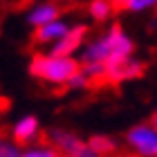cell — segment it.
Listing matches in <instances>:
<instances>
[{"label": "cell", "instance_id": "6da1fadb", "mask_svg": "<svg viewBox=\"0 0 157 157\" xmlns=\"http://www.w3.org/2000/svg\"><path fill=\"white\" fill-rule=\"evenodd\" d=\"M81 67L76 56H54L47 52H36L32 54L27 72L32 78L45 83V85H54V88H65V83L70 81L76 70Z\"/></svg>", "mask_w": 157, "mask_h": 157}, {"label": "cell", "instance_id": "7a4b0ae2", "mask_svg": "<svg viewBox=\"0 0 157 157\" xmlns=\"http://www.w3.org/2000/svg\"><path fill=\"white\" fill-rule=\"evenodd\" d=\"M124 144L135 157H157V128L151 121L135 124L126 130Z\"/></svg>", "mask_w": 157, "mask_h": 157}, {"label": "cell", "instance_id": "3957f363", "mask_svg": "<svg viewBox=\"0 0 157 157\" xmlns=\"http://www.w3.org/2000/svg\"><path fill=\"white\" fill-rule=\"evenodd\" d=\"M105 34H108V40H110V54L105 59V74H108L110 70L119 67L126 59H130L135 54V49H137V45H135L132 36L119 23H112L105 29Z\"/></svg>", "mask_w": 157, "mask_h": 157}, {"label": "cell", "instance_id": "277c9868", "mask_svg": "<svg viewBox=\"0 0 157 157\" xmlns=\"http://www.w3.org/2000/svg\"><path fill=\"white\" fill-rule=\"evenodd\" d=\"M90 36V25L88 23H74L70 25V29L63 34V36L52 43L47 47V54H54V56H74L81 52V47L85 45V40Z\"/></svg>", "mask_w": 157, "mask_h": 157}, {"label": "cell", "instance_id": "5b68a950", "mask_svg": "<svg viewBox=\"0 0 157 157\" xmlns=\"http://www.w3.org/2000/svg\"><path fill=\"white\" fill-rule=\"evenodd\" d=\"M43 128H40V119L36 115H23L18 117L16 121L11 124V139L20 146H29V144H36L38 137H40Z\"/></svg>", "mask_w": 157, "mask_h": 157}, {"label": "cell", "instance_id": "8992f818", "mask_svg": "<svg viewBox=\"0 0 157 157\" xmlns=\"http://www.w3.org/2000/svg\"><path fill=\"white\" fill-rule=\"evenodd\" d=\"M144 74H146V63L141 61L137 54H132L130 59H126L119 67L110 70V72L105 74V83L121 85V83H128V81H137V78H141Z\"/></svg>", "mask_w": 157, "mask_h": 157}, {"label": "cell", "instance_id": "52a82bcc", "mask_svg": "<svg viewBox=\"0 0 157 157\" xmlns=\"http://www.w3.org/2000/svg\"><path fill=\"white\" fill-rule=\"evenodd\" d=\"M45 141H49L56 151L61 153V157H65L70 155L72 151H76L78 146L83 144V137L78 132L74 130H70V128H63V126H54V128H49V130L45 132Z\"/></svg>", "mask_w": 157, "mask_h": 157}, {"label": "cell", "instance_id": "ba28073f", "mask_svg": "<svg viewBox=\"0 0 157 157\" xmlns=\"http://www.w3.org/2000/svg\"><path fill=\"white\" fill-rule=\"evenodd\" d=\"M108 54H110V40H108V34L101 32L99 36L85 40L76 59L78 63H105Z\"/></svg>", "mask_w": 157, "mask_h": 157}, {"label": "cell", "instance_id": "9c48e42d", "mask_svg": "<svg viewBox=\"0 0 157 157\" xmlns=\"http://www.w3.org/2000/svg\"><path fill=\"white\" fill-rule=\"evenodd\" d=\"M56 18H61V7L56 2H52V0L32 5L29 9H27V13H25V23L29 25L32 29L49 23V20H56Z\"/></svg>", "mask_w": 157, "mask_h": 157}, {"label": "cell", "instance_id": "30bf717a", "mask_svg": "<svg viewBox=\"0 0 157 157\" xmlns=\"http://www.w3.org/2000/svg\"><path fill=\"white\" fill-rule=\"evenodd\" d=\"M70 25H72V23H67V20H63V18L49 20V23H45V25H40V27L34 29L32 43H34V45H45V47H49L52 43H56L63 34L70 29Z\"/></svg>", "mask_w": 157, "mask_h": 157}, {"label": "cell", "instance_id": "8fae6325", "mask_svg": "<svg viewBox=\"0 0 157 157\" xmlns=\"http://www.w3.org/2000/svg\"><path fill=\"white\" fill-rule=\"evenodd\" d=\"M88 144L94 148V151L99 155H103V157H108V155H115L119 151V141L112 137V135H103V132H97V135H92V137L88 139Z\"/></svg>", "mask_w": 157, "mask_h": 157}, {"label": "cell", "instance_id": "7c38bea8", "mask_svg": "<svg viewBox=\"0 0 157 157\" xmlns=\"http://www.w3.org/2000/svg\"><path fill=\"white\" fill-rule=\"evenodd\" d=\"M88 13H90V18L94 20V23H108L112 18V13H115V9H112L110 0H90L88 2Z\"/></svg>", "mask_w": 157, "mask_h": 157}, {"label": "cell", "instance_id": "4fadbf2b", "mask_svg": "<svg viewBox=\"0 0 157 157\" xmlns=\"http://www.w3.org/2000/svg\"><path fill=\"white\" fill-rule=\"evenodd\" d=\"M20 157H61V153L49 144V141H40V144H29L23 146Z\"/></svg>", "mask_w": 157, "mask_h": 157}, {"label": "cell", "instance_id": "5bb4252c", "mask_svg": "<svg viewBox=\"0 0 157 157\" xmlns=\"http://www.w3.org/2000/svg\"><path fill=\"white\" fill-rule=\"evenodd\" d=\"M65 88L67 90H74V92H83V90H92V88H94V83H92L90 78H88V74L78 67L76 72L70 76V81L65 83Z\"/></svg>", "mask_w": 157, "mask_h": 157}, {"label": "cell", "instance_id": "9a60e30c", "mask_svg": "<svg viewBox=\"0 0 157 157\" xmlns=\"http://www.w3.org/2000/svg\"><path fill=\"white\" fill-rule=\"evenodd\" d=\"M81 70L94 85L105 83V63H81Z\"/></svg>", "mask_w": 157, "mask_h": 157}, {"label": "cell", "instance_id": "2e32d148", "mask_svg": "<svg viewBox=\"0 0 157 157\" xmlns=\"http://www.w3.org/2000/svg\"><path fill=\"white\" fill-rule=\"evenodd\" d=\"M20 151H23V146L16 144L11 135L0 132V157H20Z\"/></svg>", "mask_w": 157, "mask_h": 157}, {"label": "cell", "instance_id": "e0dca14e", "mask_svg": "<svg viewBox=\"0 0 157 157\" xmlns=\"http://www.w3.org/2000/svg\"><path fill=\"white\" fill-rule=\"evenodd\" d=\"M153 9H157V0H126L124 7V11L128 13H146Z\"/></svg>", "mask_w": 157, "mask_h": 157}, {"label": "cell", "instance_id": "ac0fdd59", "mask_svg": "<svg viewBox=\"0 0 157 157\" xmlns=\"http://www.w3.org/2000/svg\"><path fill=\"white\" fill-rule=\"evenodd\" d=\"M65 157H103V155H99V153L94 151V148H92V146L88 144V139H85L83 144L76 148V151H72V153L65 155Z\"/></svg>", "mask_w": 157, "mask_h": 157}, {"label": "cell", "instance_id": "d6986e66", "mask_svg": "<svg viewBox=\"0 0 157 157\" xmlns=\"http://www.w3.org/2000/svg\"><path fill=\"white\" fill-rule=\"evenodd\" d=\"M110 5H112V9H115V11H124L126 0H110Z\"/></svg>", "mask_w": 157, "mask_h": 157}, {"label": "cell", "instance_id": "ffe728a7", "mask_svg": "<svg viewBox=\"0 0 157 157\" xmlns=\"http://www.w3.org/2000/svg\"><path fill=\"white\" fill-rule=\"evenodd\" d=\"M151 124H153V126L157 128V115H153V117H151Z\"/></svg>", "mask_w": 157, "mask_h": 157}, {"label": "cell", "instance_id": "44dd1931", "mask_svg": "<svg viewBox=\"0 0 157 157\" xmlns=\"http://www.w3.org/2000/svg\"><path fill=\"white\" fill-rule=\"evenodd\" d=\"M153 115H157V103H155V110H153Z\"/></svg>", "mask_w": 157, "mask_h": 157}]
</instances>
